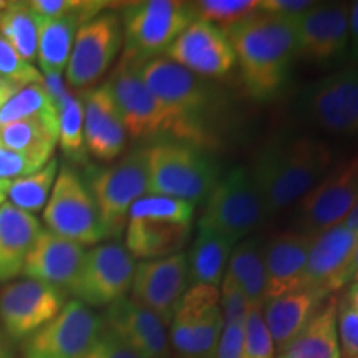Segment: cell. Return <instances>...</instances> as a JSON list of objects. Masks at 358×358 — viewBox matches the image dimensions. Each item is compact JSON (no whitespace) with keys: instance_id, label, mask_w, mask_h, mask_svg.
Listing matches in <instances>:
<instances>
[{"instance_id":"603a6c76","label":"cell","mask_w":358,"mask_h":358,"mask_svg":"<svg viewBox=\"0 0 358 358\" xmlns=\"http://www.w3.org/2000/svg\"><path fill=\"white\" fill-rule=\"evenodd\" d=\"M312 237L302 232H279L266 243V301L303 289Z\"/></svg>"},{"instance_id":"816d5d0a","label":"cell","mask_w":358,"mask_h":358,"mask_svg":"<svg viewBox=\"0 0 358 358\" xmlns=\"http://www.w3.org/2000/svg\"><path fill=\"white\" fill-rule=\"evenodd\" d=\"M343 299L358 312V282H352L350 287H348L345 295H343Z\"/></svg>"},{"instance_id":"e575fe53","label":"cell","mask_w":358,"mask_h":358,"mask_svg":"<svg viewBox=\"0 0 358 358\" xmlns=\"http://www.w3.org/2000/svg\"><path fill=\"white\" fill-rule=\"evenodd\" d=\"M27 118H42L58 133V110L43 85H29L0 108V127Z\"/></svg>"},{"instance_id":"7bdbcfd3","label":"cell","mask_w":358,"mask_h":358,"mask_svg":"<svg viewBox=\"0 0 358 358\" xmlns=\"http://www.w3.org/2000/svg\"><path fill=\"white\" fill-rule=\"evenodd\" d=\"M47 163V159L17 153V151H12L0 145V179H3V181H10V179H19L37 173Z\"/></svg>"},{"instance_id":"8992f818","label":"cell","mask_w":358,"mask_h":358,"mask_svg":"<svg viewBox=\"0 0 358 358\" xmlns=\"http://www.w3.org/2000/svg\"><path fill=\"white\" fill-rule=\"evenodd\" d=\"M87 186L100 214L105 237H118L127 226L131 206L148 192L145 150L131 151L111 166L92 168Z\"/></svg>"},{"instance_id":"836d02e7","label":"cell","mask_w":358,"mask_h":358,"mask_svg":"<svg viewBox=\"0 0 358 358\" xmlns=\"http://www.w3.org/2000/svg\"><path fill=\"white\" fill-rule=\"evenodd\" d=\"M58 169V159L52 158L37 173L13 179L7 191L8 203L30 214L42 211L52 194Z\"/></svg>"},{"instance_id":"f546056e","label":"cell","mask_w":358,"mask_h":358,"mask_svg":"<svg viewBox=\"0 0 358 358\" xmlns=\"http://www.w3.org/2000/svg\"><path fill=\"white\" fill-rule=\"evenodd\" d=\"M234 245V243L217 232L198 226V234L192 241L189 252L186 254L189 284L219 287L226 275Z\"/></svg>"},{"instance_id":"74e56055","label":"cell","mask_w":358,"mask_h":358,"mask_svg":"<svg viewBox=\"0 0 358 358\" xmlns=\"http://www.w3.org/2000/svg\"><path fill=\"white\" fill-rule=\"evenodd\" d=\"M259 0H199L191 7L196 19L226 30L259 12Z\"/></svg>"},{"instance_id":"44dd1931","label":"cell","mask_w":358,"mask_h":358,"mask_svg":"<svg viewBox=\"0 0 358 358\" xmlns=\"http://www.w3.org/2000/svg\"><path fill=\"white\" fill-rule=\"evenodd\" d=\"M101 319L106 329L141 358H171L168 325L131 297H123L106 307Z\"/></svg>"},{"instance_id":"2e32d148","label":"cell","mask_w":358,"mask_h":358,"mask_svg":"<svg viewBox=\"0 0 358 358\" xmlns=\"http://www.w3.org/2000/svg\"><path fill=\"white\" fill-rule=\"evenodd\" d=\"M306 113L320 129L338 136H358V66L327 75L308 90Z\"/></svg>"},{"instance_id":"680465c9","label":"cell","mask_w":358,"mask_h":358,"mask_svg":"<svg viewBox=\"0 0 358 358\" xmlns=\"http://www.w3.org/2000/svg\"><path fill=\"white\" fill-rule=\"evenodd\" d=\"M357 358H358V357H357Z\"/></svg>"},{"instance_id":"4fadbf2b","label":"cell","mask_w":358,"mask_h":358,"mask_svg":"<svg viewBox=\"0 0 358 358\" xmlns=\"http://www.w3.org/2000/svg\"><path fill=\"white\" fill-rule=\"evenodd\" d=\"M66 303V292L25 279L0 290V327L10 342H24L48 324Z\"/></svg>"},{"instance_id":"60d3db41","label":"cell","mask_w":358,"mask_h":358,"mask_svg":"<svg viewBox=\"0 0 358 358\" xmlns=\"http://www.w3.org/2000/svg\"><path fill=\"white\" fill-rule=\"evenodd\" d=\"M337 330L342 358L358 357V312L345 299H338Z\"/></svg>"},{"instance_id":"db71d44e","label":"cell","mask_w":358,"mask_h":358,"mask_svg":"<svg viewBox=\"0 0 358 358\" xmlns=\"http://www.w3.org/2000/svg\"><path fill=\"white\" fill-rule=\"evenodd\" d=\"M8 186H10V181H3V179H0V206L7 203Z\"/></svg>"},{"instance_id":"d6986e66","label":"cell","mask_w":358,"mask_h":358,"mask_svg":"<svg viewBox=\"0 0 358 358\" xmlns=\"http://www.w3.org/2000/svg\"><path fill=\"white\" fill-rule=\"evenodd\" d=\"M189 287L186 252L141 261L134 267L131 299L150 308L169 327L179 301Z\"/></svg>"},{"instance_id":"f6af8a7d","label":"cell","mask_w":358,"mask_h":358,"mask_svg":"<svg viewBox=\"0 0 358 358\" xmlns=\"http://www.w3.org/2000/svg\"><path fill=\"white\" fill-rule=\"evenodd\" d=\"M83 358H141L131 347L127 345L118 335L105 327L100 337L93 343Z\"/></svg>"},{"instance_id":"f35d334b","label":"cell","mask_w":358,"mask_h":358,"mask_svg":"<svg viewBox=\"0 0 358 358\" xmlns=\"http://www.w3.org/2000/svg\"><path fill=\"white\" fill-rule=\"evenodd\" d=\"M243 358H277L274 340L264 320L261 306L249 307L245 315Z\"/></svg>"},{"instance_id":"7c38bea8","label":"cell","mask_w":358,"mask_h":358,"mask_svg":"<svg viewBox=\"0 0 358 358\" xmlns=\"http://www.w3.org/2000/svg\"><path fill=\"white\" fill-rule=\"evenodd\" d=\"M358 203V153L325 174L308 194L299 201L295 222L299 231L317 236L343 222Z\"/></svg>"},{"instance_id":"8d00e7d4","label":"cell","mask_w":358,"mask_h":358,"mask_svg":"<svg viewBox=\"0 0 358 358\" xmlns=\"http://www.w3.org/2000/svg\"><path fill=\"white\" fill-rule=\"evenodd\" d=\"M196 206L187 201L168 198V196L146 194L131 206L128 219H153L189 226Z\"/></svg>"},{"instance_id":"d4e9b609","label":"cell","mask_w":358,"mask_h":358,"mask_svg":"<svg viewBox=\"0 0 358 358\" xmlns=\"http://www.w3.org/2000/svg\"><path fill=\"white\" fill-rule=\"evenodd\" d=\"M40 231L42 224L34 214L20 211L8 201L0 206V282L22 274Z\"/></svg>"},{"instance_id":"681fc988","label":"cell","mask_w":358,"mask_h":358,"mask_svg":"<svg viewBox=\"0 0 358 358\" xmlns=\"http://www.w3.org/2000/svg\"><path fill=\"white\" fill-rule=\"evenodd\" d=\"M20 87H17L15 83L8 82L7 78H3L2 75H0V108H2L6 103L10 100V98L15 95L17 92H19Z\"/></svg>"},{"instance_id":"9a60e30c","label":"cell","mask_w":358,"mask_h":358,"mask_svg":"<svg viewBox=\"0 0 358 358\" xmlns=\"http://www.w3.org/2000/svg\"><path fill=\"white\" fill-rule=\"evenodd\" d=\"M297 57L312 64H329L342 58L350 47V3H317L294 17Z\"/></svg>"},{"instance_id":"d590c367","label":"cell","mask_w":358,"mask_h":358,"mask_svg":"<svg viewBox=\"0 0 358 358\" xmlns=\"http://www.w3.org/2000/svg\"><path fill=\"white\" fill-rule=\"evenodd\" d=\"M58 143L70 161L83 163L87 158L82 98L70 95L58 110Z\"/></svg>"},{"instance_id":"484cf974","label":"cell","mask_w":358,"mask_h":358,"mask_svg":"<svg viewBox=\"0 0 358 358\" xmlns=\"http://www.w3.org/2000/svg\"><path fill=\"white\" fill-rule=\"evenodd\" d=\"M324 301L325 299L319 294L308 289H299L266 301L262 306V315L279 352L302 332Z\"/></svg>"},{"instance_id":"277c9868","label":"cell","mask_w":358,"mask_h":358,"mask_svg":"<svg viewBox=\"0 0 358 358\" xmlns=\"http://www.w3.org/2000/svg\"><path fill=\"white\" fill-rule=\"evenodd\" d=\"M148 192L198 204L216 186L213 163L194 146L161 141L145 148Z\"/></svg>"},{"instance_id":"9f6ffc18","label":"cell","mask_w":358,"mask_h":358,"mask_svg":"<svg viewBox=\"0 0 358 358\" xmlns=\"http://www.w3.org/2000/svg\"><path fill=\"white\" fill-rule=\"evenodd\" d=\"M8 3H10V2H6V0H0V12L6 10V8L8 7Z\"/></svg>"},{"instance_id":"83f0119b","label":"cell","mask_w":358,"mask_h":358,"mask_svg":"<svg viewBox=\"0 0 358 358\" xmlns=\"http://www.w3.org/2000/svg\"><path fill=\"white\" fill-rule=\"evenodd\" d=\"M100 12H82L60 19L38 17V48L37 60L42 75H64L69 65L71 48L78 29L85 22L95 19Z\"/></svg>"},{"instance_id":"7dc6e473","label":"cell","mask_w":358,"mask_h":358,"mask_svg":"<svg viewBox=\"0 0 358 358\" xmlns=\"http://www.w3.org/2000/svg\"><path fill=\"white\" fill-rule=\"evenodd\" d=\"M313 6H315V2H308V0H262L259 3V10L271 13V15L294 19V17H299L303 12L310 10Z\"/></svg>"},{"instance_id":"f5cc1de1","label":"cell","mask_w":358,"mask_h":358,"mask_svg":"<svg viewBox=\"0 0 358 358\" xmlns=\"http://www.w3.org/2000/svg\"><path fill=\"white\" fill-rule=\"evenodd\" d=\"M342 224H345L348 229L353 231L358 236V203H357L355 208H353L352 211L348 213V216L343 219Z\"/></svg>"},{"instance_id":"ee69618b","label":"cell","mask_w":358,"mask_h":358,"mask_svg":"<svg viewBox=\"0 0 358 358\" xmlns=\"http://www.w3.org/2000/svg\"><path fill=\"white\" fill-rule=\"evenodd\" d=\"M219 306H221L224 322H245L249 310V302L236 284V280L227 274L224 275L219 290Z\"/></svg>"},{"instance_id":"4316f807","label":"cell","mask_w":358,"mask_h":358,"mask_svg":"<svg viewBox=\"0 0 358 358\" xmlns=\"http://www.w3.org/2000/svg\"><path fill=\"white\" fill-rule=\"evenodd\" d=\"M189 239V226L153 219H128L127 250L133 259L151 261L182 252Z\"/></svg>"},{"instance_id":"ab89813d","label":"cell","mask_w":358,"mask_h":358,"mask_svg":"<svg viewBox=\"0 0 358 358\" xmlns=\"http://www.w3.org/2000/svg\"><path fill=\"white\" fill-rule=\"evenodd\" d=\"M0 75L20 88L43 83L40 70L25 62L2 35H0Z\"/></svg>"},{"instance_id":"52a82bcc","label":"cell","mask_w":358,"mask_h":358,"mask_svg":"<svg viewBox=\"0 0 358 358\" xmlns=\"http://www.w3.org/2000/svg\"><path fill=\"white\" fill-rule=\"evenodd\" d=\"M222 327L219 287L189 285L169 324V345L174 358H214Z\"/></svg>"},{"instance_id":"11a10c76","label":"cell","mask_w":358,"mask_h":358,"mask_svg":"<svg viewBox=\"0 0 358 358\" xmlns=\"http://www.w3.org/2000/svg\"><path fill=\"white\" fill-rule=\"evenodd\" d=\"M352 282H358V245L353 254V262H352Z\"/></svg>"},{"instance_id":"cb8c5ba5","label":"cell","mask_w":358,"mask_h":358,"mask_svg":"<svg viewBox=\"0 0 358 358\" xmlns=\"http://www.w3.org/2000/svg\"><path fill=\"white\" fill-rule=\"evenodd\" d=\"M83 133L87 150L101 161H113L127 145V128L108 88H93L83 98Z\"/></svg>"},{"instance_id":"b9f144b4","label":"cell","mask_w":358,"mask_h":358,"mask_svg":"<svg viewBox=\"0 0 358 358\" xmlns=\"http://www.w3.org/2000/svg\"><path fill=\"white\" fill-rule=\"evenodd\" d=\"M35 15L43 19H60L82 12H101L106 2H78V0H32L29 2Z\"/></svg>"},{"instance_id":"6f0895ef","label":"cell","mask_w":358,"mask_h":358,"mask_svg":"<svg viewBox=\"0 0 358 358\" xmlns=\"http://www.w3.org/2000/svg\"><path fill=\"white\" fill-rule=\"evenodd\" d=\"M277 358H279V357H277Z\"/></svg>"},{"instance_id":"4dcf8cb0","label":"cell","mask_w":358,"mask_h":358,"mask_svg":"<svg viewBox=\"0 0 358 358\" xmlns=\"http://www.w3.org/2000/svg\"><path fill=\"white\" fill-rule=\"evenodd\" d=\"M264 249H266V243H262V239L248 237L234 245L229 264H227L226 272L243 290L249 307H262L266 303L267 275Z\"/></svg>"},{"instance_id":"ac0fdd59","label":"cell","mask_w":358,"mask_h":358,"mask_svg":"<svg viewBox=\"0 0 358 358\" xmlns=\"http://www.w3.org/2000/svg\"><path fill=\"white\" fill-rule=\"evenodd\" d=\"M105 87L113 98L127 133L133 138L168 133L166 113L143 83L134 60L123 57Z\"/></svg>"},{"instance_id":"f1b7e54d","label":"cell","mask_w":358,"mask_h":358,"mask_svg":"<svg viewBox=\"0 0 358 358\" xmlns=\"http://www.w3.org/2000/svg\"><path fill=\"white\" fill-rule=\"evenodd\" d=\"M338 299L329 297L279 358H342L337 330Z\"/></svg>"},{"instance_id":"8fae6325","label":"cell","mask_w":358,"mask_h":358,"mask_svg":"<svg viewBox=\"0 0 358 358\" xmlns=\"http://www.w3.org/2000/svg\"><path fill=\"white\" fill-rule=\"evenodd\" d=\"M134 259L118 243L95 245L85 252L70 294L87 307H108L131 290Z\"/></svg>"},{"instance_id":"ba28073f","label":"cell","mask_w":358,"mask_h":358,"mask_svg":"<svg viewBox=\"0 0 358 358\" xmlns=\"http://www.w3.org/2000/svg\"><path fill=\"white\" fill-rule=\"evenodd\" d=\"M266 217L262 199L250 173L244 168H236L213 187L198 226L217 232L237 244Z\"/></svg>"},{"instance_id":"3957f363","label":"cell","mask_w":358,"mask_h":358,"mask_svg":"<svg viewBox=\"0 0 358 358\" xmlns=\"http://www.w3.org/2000/svg\"><path fill=\"white\" fill-rule=\"evenodd\" d=\"M136 64L138 75L168 118V133L182 141H203L201 118L211 101V90L199 77L166 57Z\"/></svg>"},{"instance_id":"5b68a950","label":"cell","mask_w":358,"mask_h":358,"mask_svg":"<svg viewBox=\"0 0 358 358\" xmlns=\"http://www.w3.org/2000/svg\"><path fill=\"white\" fill-rule=\"evenodd\" d=\"M196 20L191 3L174 0H145L127 3L123 10L124 55L143 62L161 57Z\"/></svg>"},{"instance_id":"bcb514c9","label":"cell","mask_w":358,"mask_h":358,"mask_svg":"<svg viewBox=\"0 0 358 358\" xmlns=\"http://www.w3.org/2000/svg\"><path fill=\"white\" fill-rule=\"evenodd\" d=\"M244 322H224L214 358H243Z\"/></svg>"},{"instance_id":"f907efd6","label":"cell","mask_w":358,"mask_h":358,"mask_svg":"<svg viewBox=\"0 0 358 358\" xmlns=\"http://www.w3.org/2000/svg\"><path fill=\"white\" fill-rule=\"evenodd\" d=\"M0 358H13V348L12 342L8 337L3 334L2 327H0Z\"/></svg>"},{"instance_id":"c3c4849f","label":"cell","mask_w":358,"mask_h":358,"mask_svg":"<svg viewBox=\"0 0 358 358\" xmlns=\"http://www.w3.org/2000/svg\"><path fill=\"white\" fill-rule=\"evenodd\" d=\"M350 50L352 55L358 60V2L350 3Z\"/></svg>"},{"instance_id":"30bf717a","label":"cell","mask_w":358,"mask_h":358,"mask_svg":"<svg viewBox=\"0 0 358 358\" xmlns=\"http://www.w3.org/2000/svg\"><path fill=\"white\" fill-rule=\"evenodd\" d=\"M105 329L101 315L78 301L20 343L22 358H83Z\"/></svg>"},{"instance_id":"d6a6232c","label":"cell","mask_w":358,"mask_h":358,"mask_svg":"<svg viewBox=\"0 0 358 358\" xmlns=\"http://www.w3.org/2000/svg\"><path fill=\"white\" fill-rule=\"evenodd\" d=\"M0 35L15 48L25 62L37 60L38 17L29 2H10L0 12Z\"/></svg>"},{"instance_id":"5bb4252c","label":"cell","mask_w":358,"mask_h":358,"mask_svg":"<svg viewBox=\"0 0 358 358\" xmlns=\"http://www.w3.org/2000/svg\"><path fill=\"white\" fill-rule=\"evenodd\" d=\"M123 47V25L115 13H100L80 27L66 65V83L85 88L108 71Z\"/></svg>"},{"instance_id":"7402d4cb","label":"cell","mask_w":358,"mask_h":358,"mask_svg":"<svg viewBox=\"0 0 358 358\" xmlns=\"http://www.w3.org/2000/svg\"><path fill=\"white\" fill-rule=\"evenodd\" d=\"M83 256L85 249L82 245L42 227L27 256L22 274L27 279L43 282L70 294Z\"/></svg>"},{"instance_id":"1f68e13d","label":"cell","mask_w":358,"mask_h":358,"mask_svg":"<svg viewBox=\"0 0 358 358\" xmlns=\"http://www.w3.org/2000/svg\"><path fill=\"white\" fill-rule=\"evenodd\" d=\"M58 133L42 118H27L0 127V145L8 150L50 161Z\"/></svg>"},{"instance_id":"e0dca14e","label":"cell","mask_w":358,"mask_h":358,"mask_svg":"<svg viewBox=\"0 0 358 358\" xmlns=\"http://www.w3.org/2000/svg\"><path fill=\"white\" fill-rule=\"evenodd\" d=\"M357 245L358 236L342 222L313 236L303 289L329 299L343 285L352 284V262Z\"/></svg>"},{"instance_id":"7a4b0ae2","label":"cell","mask_w":358,"mask_h":358,"mask_svg":"<svg viewBox=\"0 0 358 358\" xmlns=\"http://www.w3.org/2000/svg\"><path fill=\"white\" fill-rule=\"evenodd\" d=\"M332 150L310 136L277 140L259 153L254 164V185L266 216L299 203L332 169Z\"/></svg>"},{"instance_id":"6da1fadb","label":"cell","mask_w":358,"mask_h":358,"mask_svg":"<svg viewBox=\"0 0 358 358\" xmlns=\"http://www.w3.org/2000/svg\"><path fill=\"white\" fill-rule=\"evenodd\" d=\"M222 32L232 45L249 95L256 100L275 96L297 57L294 20L259 10Z\"/></svg>"},{"instance_id":"ffe728a7","label":"cell","mask_w":358,"mask_h":358,"mask_svg":"<svg viewBox=\"0 0 358 358\" xmlns=\"http://www.w3.org/2000/svg\"><path fill=\"white\" fill-rule=\"evenodd\" d=\"M166 58L199 78L226 77L237 64L227 35L219 27L199 19L174 40Z\"/></svg>"},{"instance_id":"9c48e42d","label":"cell","mask_w":358,"mask_h":358,"mask_svg":"<svg viewBox=\"0 0 358 358\" xmlns=\"http://www.w3.org/2000/svg\"><path fill=\"white\" fill-rule=\"evenodd\" d=\"M43 222L48 231L82 248L105 239L100 214L87 182L66 164L58 169L52 194L43 208Z\"/></svg>"}]
</instances>
